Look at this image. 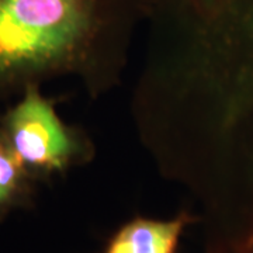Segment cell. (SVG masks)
Returning <instances> with one entry per match:
<instances>
[{
	"mask_svg": "<svg viewBox=\"0 0 253 253\" xmlns=\"http://www.w3.org/2000/svg\"><path fill=\"white\" fill-rule=\"evenodd\" d=\"M56 103L42 94L41 84H28L17 103L0 114V134L38 183L62 177L96 156L89 134L66 124Z\"/></svg>",
	"mask_w": 253,
	"mask_h": 253,
	"instance_id": "3",
	"label": "cell"
},
{
	"mask_svg": "<svg viewBox=\"0 0 253 253\" xmlns=\"http://www.w3.org/2000/svg\"><path fill=\"white\" fill-rule=\"evenodd\" d=\"M152 0H0V100L75 76L91 99L123 81Z\"/></svg>",
	"mask_w": 253,
	"mask_h": 253,
	"instance_id": "2",
	"label": "cell"
},
{
	"mask_svg": "<svg viewBox=\"0 0 253 253\" xmlns=\"http://www.w3.org/2000/svg\"><path fill=\"white\" fill-rule=\"evenodd\" d=\"M197 222L196 212L187 210L170 219L136 215L116 229L103 253H177L184 231Z\"/></svg>",
	"mask_w": 253,
	"mask_h": 253,
	"instance_id": "4",
	"label": "cell"
},
{
	"mask_svg": "<svg viewBox=\"0 0 253 253\" xmlns=\"http://www.w3.org/2000/svg\"><path fill=\"white\" fill-rule=\"evenodd\" d=\"M138 139L206 207L253 229V0H152Z\"/></svg>",
	"mask_w": 253,
	"mask_h": 253,
	"instance_id": "1",
	"label": "cell"
},
{
	"mask_svg": "<svg viewBox=\"0 0 253 253\" xmlns=\"http://www.w3.org/2000/svg\"><path fill=\"white\" fill-rule=\"evenodd\" d=\"M37 184L0 134V218L14 208L31 206Z\"/></svg>",
	"mask_w": 253,
	"mask_h": 253,
	"instance_id": "5",
	"label": "cell"
}]
</instances>
